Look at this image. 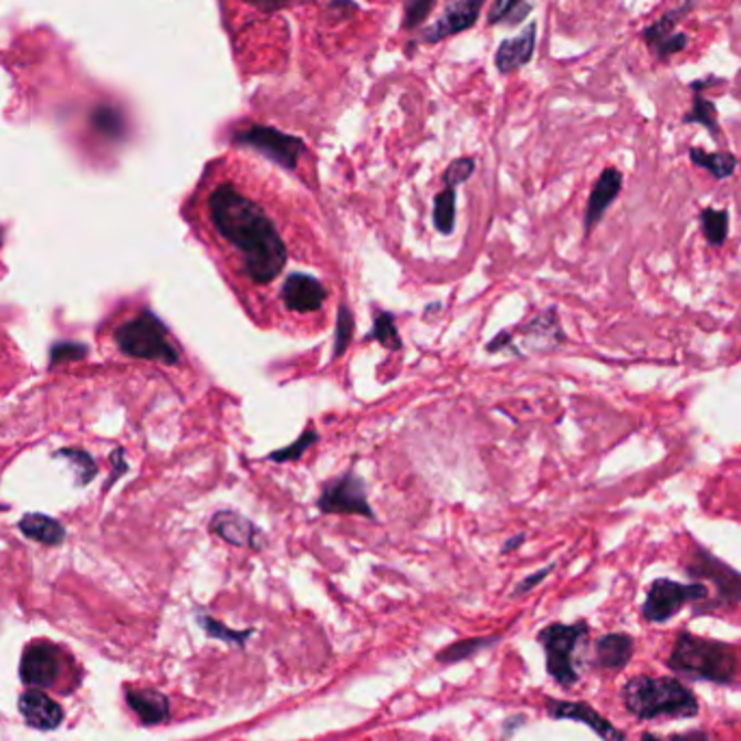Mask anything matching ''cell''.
I'll list each match as a JSON object with an SVG mask.
<instances>
[{"instance_id": "cell-37", "label": "cell", "mask_w": 741, "mask_h": 741, "mask_svg": "<svg viewBox=\"0 0 741 741\" xmlns=\"http://www.w3.org/2000/svg\"><path fill=\"white\" fill-rule=\"evenodd\" d=\"M525 538H528V535H525V533H519V535H516V538H512V540H508V542H505V544H503V549H501V553H510V551H516V549H519V546H521V544H523V542H525Z\"/></svg>"}, {"instance_id": "cell-31", "label": "cell", "mask_w": 741, "mask_h": 741, "mask_svg": "<svg viewBox=\"0 0 741 741\" xmlns=\"http://www.w3.org/2000/svg\"><path fill=\"white\" fill-rule=\"evenodd\" d=\"M686 122H698L705 128H709L711 133H718V122H716V106L709 103L707 98H702L700 94H696L693 98V108L691 113L686 115Z\"/></svg>"}, {"instance_id": "cell-23", "label": "cell", "mask_w": 741, "mask_h": 741, "mask_svg": "<svg viewBox=\"0 0 741 741\" xmlns=\"http://www.w3.org/2000/svg\"><path fill=\"white\" fill-rule=\"evenodd\" d=\"M434 226L440 234H451L456 228V187L445 189L434 200Z\"/></svg>"}, {"instance_id": "cell-32", "label": "cell", "mask_w": 741, "mask_h": 741, "mask_svg": "<svg viewBox=\"0 0 741 741\" xmlns=\"http://www.w3.org/2000/svg\"><path fill=\"white\" fill-rule=\"evenodd\" d=\"M473 171H476V160H453V163L447 167V171H445V185H449V187H458V185L467 182L469 176H471Z\"/></svg>"}, {"instance_id": "cell-24", "label": "cell", "mask_w": 741, "mask_h": 741, "mask_svg": "<svg viewBox=\"0 0 741 741\" xmlns=\"http://www.w3.org/2000/svg\"><path fill=\"white\" fill-rule=\"evenodd\" d=\"M499 637H471V639H460L451 646H447L445 650L438 653V661L440 664H456V661H465L469 657H476L479 650L488 648L490 644H494Z\"/></svg>"}, {"instance_id": "cell-5", "label": "cell", "mask_w": 741, "mask_h": 741, "mask_svg": "<svg viewBox=\"0 0 741 741\" xmlns=\"http://www.w3.org/2000/svg\"><path fill=\"white\" fill-rule=\"evenodd\" d=\"M587 625H549L544 627L538 639L546 650V668L551 679L562 688H573L580 681V666H577V653L582 650L587 639Z\"/></svg>"}, {"instance_id": "cell-38", "label": "cell", "mask_w": 741, "mask_h": 741, "mask_svg": "<svg viewBox=\"0 0 741 741\" xmlns=\"http://www.w3.org/2000/svg\"><path fill=\"white\" fill-rule=\"evenodd\" d=\"M0 239H2V232H0Z\"/></svg>"}, {"instance_id": "cell-1", "label": "cell", "mask_w": 741, "mask_h": 741, "mask_svg": "<svg viewBox=\"0 0 741 741\" xmlns=\"http://www.w3.org/2000/svg\"><path fill=\"white\" fill-rule=\"evenodd\" d=\"M209 215L217 234L241 254L252 282L269 284L284 271L286 246L271 217L254 200L232 185H219L209 198Z\"/></svg>"}, {"instance_id": "cell-21", "label": "cell", "mask_w": 741, "mask_h": 741, "mask_svg": "<svg viewBox=\"0 0 741 741\" xmlns=\"http://www.w3.org/2000/svg\"><path fill=\"white\" fill-rule=\"evenodd\" d=\"M367 341L379 343L388 352H399L404 347V343H401V336L397 332L395 315L388 313V311H377L375 319H373V330H370Z\"/></svg>"}, {"instance_id": "cell-9", "label": "cell", "mask_w": 741, "mask_h": 741, "mask_svg": "<svg viewBox=\"0 0 741 741\" xmlns=\"http://www.w3.org/2000/svg\"><path fill=\"white\" fill-rule=\"evenodd\" d=\"M280 298L291 313L309 315V313H317L323 306V302L327 300V289L315 275L295 271L286 275Z\"/></svg>"}, {"instance_id": "cell-28", "label": "cell", "mask_w": 741, "mask_h": 741, "mask_svg": "<svg viewBox=\"0 0 741 741\" xmlns=\"http://www.w3.org/2000/svg\"><path fill=\"white\" fill-rule=\"evenodd\" d=\"M702 230L707 241L713 248H720L727 241V230H729V212L716 211V209H705L702 211Z\"/></svg>"}, {"instance_id": "cell-25", "label": "cell", "mask_w": 741, "mask_h": 741, "mask_svg": "<svg viewBox=\"0 0 741 741\" xmlns=\"http://www.w3.org/2000/svg\"><path fill=\"white\" fill-rule=\"evenodd\" d=\"M689 159L693 160L698 167L709 169L716 178H729L738 167V160L733 155H727V153H711L709 155L700 148H691Z\"/></svg>"}, {"instance_id": "cell-20", "label": "cell", "mask_w": 741, "mask_h": 741, "mask_svg": "<svg viewBox=\"0 0 741 741\" xmlns=\"http://www.w3.org/2000/svg\"><path fill=\"white\" fill-rule=\"evenodd\" d=\"M535 46V27L531 24L528 31H523L514 40H505L497 53V67L501 72H514L521 65H525L533 54Z\"/></svg>"}, {"instance_id": "cell-6", "label": "cell", "mask_w": 741, "mask_h": 741, "mask_svg": "<svg viewBox=\"0 0 741 741\" xmlns=\"http://www.w3.org/2000/svg\"><path fill=\"white\" fill-rule=\"evenodd\" d=\"M707 598L705 583H677L670 580H657L650 585L648 596L641 607V616L648 623H668L677 616L688 603H698Z\"/></svg>"}, {"instance_id": "cell-7", "label": "cell", "mask_w": 741, "mask_h": 741, "mask_svg": "<svg viewBox=\"0 0 741 741\" xmlns=\"http://www.w3.org/2000/svg\"><path fill=\"white\" fill-rule=\"evenodd\" d=\"M321 514H352L363 519H375L367 497V483L354 469L345 476L325 483L317 501Z\"/></svg>"}, {"instance_id": "cell-11", "label": "cell", "mask_w": 741, "mask_h": 741, "mask_svg": "<svg viewBox=\"0 0 741 741\" xmlns=\"http://www.w3.org/2000/svg\"><path fill=\"white\" fill-rule=\"evenodd\" d=\"M209 530L212 535H217L219 540L232 544V546H241V549H252L259 551L263 549V531L259 530L250 519H246L243 514L234 512V510H219L211 516Z\"/></svg>"}, {"instance_id": "cell-17", "label": "cell", "mask_w": 741, "mask_h": 741, "mask_svg": "<svg viewBox=\"0 0 741 741\" xmlns=\"http://www.w3.org/2000/svg\"><path fill=\"white\" fill-rule=\"evenodd\" d=\"M20 711L24 720L40 731H53L63 720L61 707L42 691H27L20 698Z\"/></svg>"}, {"instance_id": "cell-18", "label": "cell", "mask_w": 741, "mask_h": 741, "mask_svg": "<svg viewBox=\"0 0 741 741\" xmlns=\"http://www.w3.org/2000/svg\"><path fill=\"white\" fill-rule=\"evenodd\" d=\"M126 700L131 705V709L137 713V718L153 727V724H160L169 718V702L167 698L155 691V689H131L126 693Z\"/></svg>"}, {"instance_id": "cell-10", "label": "cell", "mask_w": 741, "mask_h": 741, "mask_svg": "<svg viewBox=\"0 0 741 741\" xmlns=\"http://www.w3.org/2000/svg\"><path fill=\"white\" fill-rule=\"evenodd\" d=\"M59 672H61V655L54 646L40 641L27 648L20 666V675L27 686L51 688L56 683Z\"/></svg>"}, {"instance_id": "cell-35", "label": "cell", "mask_w": 741, "mask_h": 741, "mask_svg": "<svg viewBox=\"0 0 741 741\" xmlns=\"http://www.w3.org/2000/svg\"><path fill=\"white\" fill-rule=\"evenodd\" d=\"M639 741H711L705 733H700V731H691V733H683V735H672V738H668V740H664V738H657V735H650V733H644L641 735V740Z\"/></svg>"}, {"instance_id": "cell-8", "label": "cell", "mask_w": 741, "mask_h": 741, "mask_svg": "<svg viewBox=\"0 0 741 741\" xmlns=\"http://www.w3.org/2000/svg\"><path fill=\"white\" fill-rule=\"evenodd\" d=\"M234 142L239 146H246V148H252V150L261 153L263 157L278 163L280 167H284L289 171H293L298 167V160L306 150L302 139H298L293 135H286V133H280V131L269 128V126L246 128V131L234 135Z\"/></svg>"}, {"instance_id": "cell-27", "label": "cell", "mask_w": 741, "mask_h": 741, "mask_svg": "<svg viewBox=\"0 0 741 741\" xmlns=\"http://www.w3.org/2000/svg\"><path fill=\"white\" fill-rule=\"evenodd\" d=\"M352 338H354V313L349 311L347 304H341L334 327V354H332L334 361H338L347 352Z\"/></svg>"}, {"instance_id": "cell-12", "label": "cell", "mask_w": 741, "mask_h": 741, "mask_svg": "<svg viewBox=\"0 0 741 741\" xmlns=\"http://www.w3.org/2000/svg\"><path fill=\"white\" fill-rule=\"evenodd\" d=\"M546 711L555 720H575L589 727L601 740L625 741V733H620L609 720H605L596 709L585 702H568V700H549Z\"/></svg>"}, {"instance_id": "cell-13", "label": "cell", "mask_w": 741, "mask_h": 741, "mask_svg": "<svg viewBox=\"0 0 741 741\" xmlns=\"http://www.w3.org/2000/svg\"><path fill=\"white\" fill-rule=\"evenodd\" d=\"M689 573L698 575V577H707V580L716 583L722 603H738V601H741V575H738L733 568L720 564L716 557L698 551V555L693 557V562L689 566Z\"/></svg>"}, {"instance_id": "cell-16", "label": "cell", "mask_w": 741, "mask_h": 741, "mask_svg": "<svg viewBox=\"0 0 741 741\" xmlns=\"http://www.w3.org/2000/svg\"><path fill=\"white\" fill-rule=\"evenodd\" d=\"M691 4H693V0H688V4L681 11L666 13L659 22H655L653 27H648L644 31V40L655 49V53L659 56H668V54L679 53V51L686 49L688 38L683 33H675V24L681 20V15L688 11Z\"/></svg>"}, {"instance_id": "cell-15", "label": "cell", "mask_w": 741, "mask_h": 741, "mask_svg": "<svg viewBox=\"0 0 741 741\" xmlns=\"http://www.w3.org/2000/svg\"><path fill=\"white\" fill-rule=\"evenodd\" d=\"M620 189H623V174L618 169L609 167V169H605L598 176V180H596V185H594V189L589 194L587 209H585V223H583L585 226V234H589L592 228L603 219L605 211L618 198Z\"/></svg>"}, {"instance_id": "cell-14", "label": "cell", "mask_w": 741, "mask_h": 741, "mask_svg": "<svg viewBox=\"0 0 741 741\" xmlns=\"http://www.w3.org/2000/svg\"><path fill=\"white\" fill-rule=\"evenodd\" d=\"M486 0H460L456 4H451L445 15L425 31V42H438L445 40L449 35H456L460 31H467L469 27L476 24L477 15L481 11Z\"/></svg>"}, {"instance_id": "cell-2", "label": "cell", "mask_w": 741, "mask_h": 741, "mask_svg": "<svg viewBox=\"0 0 741 741\" xmlns=\"http://www.w3.org/2000/svg\"><path fill=\"white\" fill-rule=\"evenodd\" d=\"M668 666L677 675L718 686H729L740 677V655L733 646L689 634L677 639Z\"/></svg>"}, {"instance_id": "cell-4", "label": "cell", "mask_w": 741, "mask_h": 741, "mask_svg": "<svg viewBox=\"0 0 741 741\" xmlns=\"http://www.w3.org/2000/svg\"><path fill=\"white\" fill-rule=\"evenodd\" d=\"M115 343L122 354L133 356V358L157 361L163 365L180 363V354L176 345L171 343L167 327L150 311H144L137 317L124 321L115 330Z\"/></svg>"}, {"instance_id": "cell-33", "label": "cell", "mask_w": 741, "mask_h": 741, "mask_svg": "<svg viewBox=\"0 0 741 741\" xmlns=\"http://www.w3.org/2000/svg\"><path fill=\"white\" fill-rule=\"evenodd\" d=\"M436 0H406V18H404V24L408 29L417 27L419 22H424L427 18V13L431 11Z\"/></svg>"}, {"instance_id": "cell-3", "label": "cell", "mask_w": 741, "mask_h": 741, "mask_svg": "<svg viewBox=\"0 0 741 741\" xmlns=\"http://www.w3.org/2000/svg\"><path fill=\"white\" fill-rule=\"evenodd\" d=\"M625 705L639 720L691 718L698 700L675 677H636L625 686Z\"/></svg>"}, {"instance_id": "cell-26", "label": "cell", "mask_w": 741, "mask_h": 741, "mask_svg": "<svg viewBox=\"0 0 741 741\" xmlns=\"http://www.w3.org/2000/svg\"><path fill=\"white\" fill-rule=\"evenodd\" d=\"M317 440V429H315V427H309V429H304V431L298 436V440H295L293 445L282 447V449H278V451H271V453L267 456V460H269V462H275V465H284V462L302 460V456H304Z\"/></svg>"}, {"instance_id": "cell-29", "label": "cell", "mask_w": 741, "mask_h": 741, "mask_svg": "<svg viewBox=\"0 0 741 741\" xmlns=\"http://www.w3.org/2000/svg\"><path fill=\"white\" fill-rule=\"evenodd\" d=\"M528 0H497L490 13V22H519L530 13Z\"/></svg>"}, {"instance_id": "cell-22", "label": "cell", "mask_w": 741, "mask_h": 741, "mask_svg": "<svg viewBox=\"0 0 741 741\" xmlns=\"http://www.w3.org/2000/svg\"><path fill=\"white\" fill-rule=\"evenodd\" d=\"M20 530L24 535L38 540V542H44V544H59L63 542L65 538V531L63 528L49 519V516H40V514H31L27 516L22 523H20Z\"/></svg>"}, {"instance_id": "cell-19", "label": "cell", "mask_w": 741, "mask_h": 741, "mask_svg": "<svg viewBox=\"0 0 741 741\" xmlns=\"http://www.w3.org/2000/svg\"><path fill=\"white\" fill-rule=\"evenodd\" d=\"M634 657V639L623 634H609L596 641V664L605 670H623Z\"/></svg>"}, {"instance_id": "cell-34", "label": "cell", "mask_w": 741, "mask_h": 741, "mask_svg": "<svg viewBox=\"0 0 741 741\" xmlns=\"http://www.w3.org/2000/svg\"><path fill=\"white\" fill-rule=\"evenodd\" d=\"M553 568H555V566H546V568H542V571L533 573V575H530V577H525L523 582L516 585V589H514L512 594H514V596H521V594H525V592H531V589H533L538 583L544 582V580H546V577L553 573Z\"/></svg>"}, {"instance_id": "cell-30", "label": "cell", "mask_w": 741, "mask_h": 741, "mask_svg": "<svg viewBox=\"0 0 741 741\" xmlns=\"http://www.w3.org/2000/svg\"><path fill=\"white\" fill-rule=\"evenodd\" d=\"M202 629L209 634V636L215 637V639H221L226 644H246V639L252 636V629H246V632H234V629H228L223 623L215 620V618H209L205 614L198 616Z\"/></svg>"}, {"instance_id": "cell-36", "label": "cell", "mask_w": 741, "mask_h": 741, "mask_svg": "<svg viewBox=\"0 0 741 741\" xmlns=\"http://www.w3.org/2000/svg\"><path fill=\"white\" fill-rule=\"evenodd\" d=\"M246 2L259 7L261 11H275V9H280V7L289 4V2H295V0H246Z\"/></svg>"}]
</instances>
